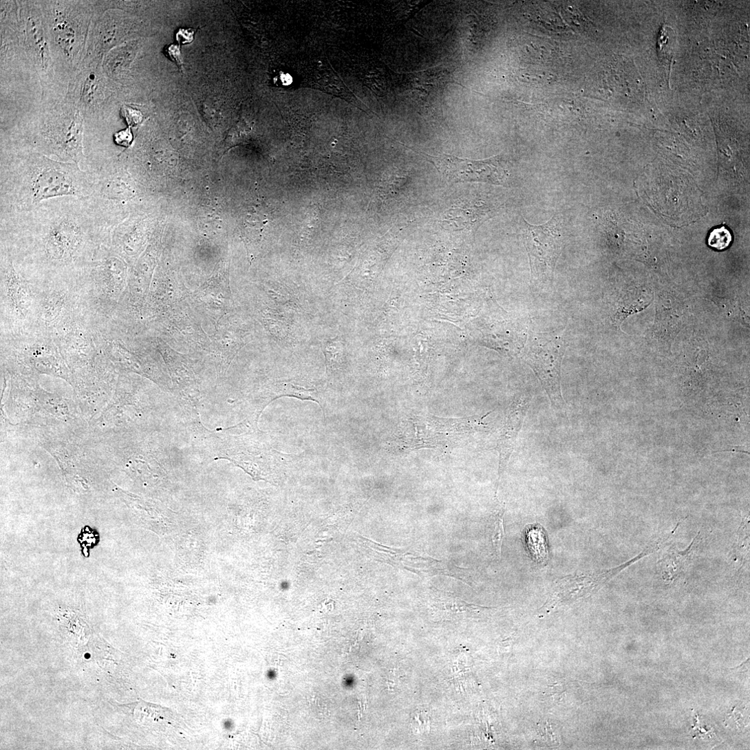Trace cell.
<instances>
[{
	"mask_svg": "<svg viewBox=\"0 0 750 750\" xmlns=\"http://www.w3.org/2000/svg\"><path fill=\"white\" fill-rule=\"evenodd\" d=\"M90 170L78 164L34 158L1 167V215L30 211L43 202L59 197H89Z\"/></svg>",
	"mask_w": 750,
	"mask_h": 750,
	"instance_id": "cell-2",
	"label": "cell"
},
{
	"mask_svg": "<svg viewBox=\"0 0 750 750\" xmlns=\"http://www.w3.org/2000/svg\"><path fill=\"white\" fill-rule=\"evenodd\" d=\"M566 350L561 334H533L522 349V359L535 372L553 407L567 415V405L561 390V369Z\"/></svg>",
	"mask_w": 750,
	"mask_h": 750,
	"instance_id": "cell-3",
	"label": "cell"
},
{
	"mask_svg": "<svg viewBox=\"0 0 750 750\" xmlns=\"http://www.w3.org/2000/svg\"><path fill=\"white\" fill-rule=\"evenodd\" d=\"M111 225L86 199L63 197L25 213L1 215V228L41 246L46 260L65 264L95 241L109 240Z\"/></svg>",
	"mask_w": 750,
	"mask_h": 750,
	"instance_id": "cell-1",
	"label": "cell"
},
{
	"mask_svg": "<svg viewBox=\"0 0 750 750\" xmlns=\"http://www.w3.org/2000/svg\"><path fill=\"white\" fill-rule=\"evenodd\" d=\"M273 396L272 400L279 398L289 397L304 401H314L317 403L323 409L322 400L317 388L306 387L294 381H282L277 383Z\"/></svg>",
	"mask_w": 750,
	"mask_h": 750,
	"instance_id": "cell-8",
	"label": "cell"
},
{
	"mask_svg": "<svg viewBox=\"0 0 750 750\" xmlns=\"http://www.w3.org/2000/svg\"><path fill=\"white\" fill-rule=\"evenodd\" d=\"M164 54L179 66L183 64L180 47L178 45L170 44L165 47Z\"/></svg>",
	"mask_w": 750,
	"mask_h": 750,
	"instance_id": "cell-15",
	"label": "cell"
},
{
	"mask_svg": "<svg viewBox=\"0 0 750 750\" xmlns=\"http://www.w3.org/2000/svg\"><path fill=\"white\" fill-rule=\"evenodd\" d=\"M658 39V47L660 54L664 57L669 56L674 46V34L671 28L663 27Z\"/></svg>",
	"mask_w": 750,
	"mask_h": 750,
	"instance_id": "cell-14",
	"label": "cell"
},
{
	"mask_svg": "<svg viewBox=\"0 0 750 750\" xmlns=\"http://www.w3.org/2000/svg\"><path fill=\"white\" fill-rule=\"evenodd\" d=\"M195 30L192 29H181L176 34V39L180 44H186L191 43L194 39V34Z\"/></svg>",
	"mask_w": 750,
	"mask_h": 750,
	"instance_id": "cell-18",
	"label": "cell"
},
{
	"mask_svg": "<svg viewBox=\"0 0 750 750\" xmlns=\"http://www.w3.org/2000/svg\"><path fill=\"white\" fill-rule=\"evenodd\" d=\"M523 222L524 245L530 257L532 276L542 283L553 282L564 244L559 215H555L541 225L531 224L524 219Z\"/></svg>",
	"mask_w": 750,
	"mask_h": 750,
	"instance_id": "cell-4",
	"label": "cell"
},
{
	"mask_svg": "<svg viewBox=\"0 0 750 750\" xmlns=\"http://www.w3.org/2000/svg\"><path fill=\"white\" fill-rule=\"evenodd\" d=\"M731 242V233L724 226L713 230L708 238L709 246L718 250L727 249Z\"/></svg>",
	"mask_w": 750,
	"mask_h": 750,
	"instance_id": "cell-12",
	"label": "cell"
},
{
	"mask_svg": "<svg viewBox=\"0 0 750 750\" xmlns=\"http://www.w3.org/2000/svg\"><path fill=\"white\" fill-rule=\"evenodd\" d=\"M429 718L422 713L418 714L416 715L413 726L415 727V729L418 731H425L429 729L428 722Z\"/></svg>",
	"mask_w": 750,
	"mask_h": 750,
	"instance_id": "cell-19",
	"label": "cell"
},
{
	"mask_svg": "<svg viewBox=\"0 0 750 750\" xmlns=\"http://www.w3.org/2000/svg\"><path fill=\"white\" fill-rule=\"evenodd\" d=\"M546 538L543 530L539 526H533L527 532V542L529 549L536 560L546 563L548 558Z\"/></svg>",
	"mask_w": 750,
	"mask_h": 750,
	"instance_id": "cell-11",
	"label": "cell"
},
{
	"mask_svg": "<svg viewBox=\"0 0 750 750\" xmlns=\"http://www.w3.org/2000/svg\"><path fill=\"white\" fill-rule=\"evenodd\" d=\"M327 372L330 375L339 374L345 365V350L339 341H332L325 345Z\"/></svg>",
	"mask_w": 750,
	"mask_h": 750,
	"instance_id": "cell-10",
	"label": "cell"
},
{
	"mask_svg": "<svg viewBox=\"0 0 750 750\" xmlns=\"http://www.w3.org/2000/svg\"><path fill=\"white\" fill-rule=\"evenodd\" d=\"M504 515V506H501L497 510L495 519V528L493 535V543L496 556L500 559L502 555V546L504 537L503 517Z\"/></svg>",
	"mask_w": 750,
	"mask_h": 750,
	"instance_id": "cell-13",
	"label": "cell"
},
{
	"mask_svg": "<svg viewBox=\"0 0 750 750\" xmlns=\"http://www.w3.org/2000/svg\"><path fill=\"white\" fill-rule=\"evenodd\" d=\"M695 539L687 550L681 552L677 550H672L661 561L663 566V578L667 581H673L683 572L686 562L690 559V556L694 549Z\"/></svg>",
	"mask_w": 750,
	"mask_h": 750,
	"instance_id": "cell-9",
	"label": "cell"
},
{
	"mask_svg": "<svg viewBox=\"0 0 750 750\" xmlns=\"http://www.w3.org/2000/svg\"><path fill=\"white\" fill-rule=\"evenodd\" d=\"M114 140L116 143L118 145L128 147L132 142L133 134L130 129L127 128L116 133L114 135Z\"/></svg>",
	"mask_w": 750,
	"mask_h": 750,
	"instance_id": "cell-16",
	"label": "cell"
},
{
	"mask_svg": "<svg viewBox=\"0 0 750 750\" xmlns=\"http://www.w3.org/2000/svg\"><path fill=\"white\" fill-rule=\"evenodd\" d=\"M123 115L127 123L130 126H136L142 118V114L137 110L126 108L123 109Z\"/></svg>",
	"mask_w": 750,
	"mask_h": 750,
	"instance_id": "cell-17",
	"label": "cell"
},
{
	"mask_svg": "<svg viewBox=\"0 0 750 750\" xmlns=\"http://www.w3.org/2000/svg\"><path fill=\"white\" fill-rule=\"evenodd\" d=\"M432 163L449 182H484L504 185L508 178L500 156L476 161L447 155L431 156L419 153Z\"/></svg>",
	"mask_w": 750,
	"mask_h": 750,
	"instance_id": "cell-5",
	"label": "cell"
},
{
	"mask_svg": "<svg viewBox=\"0 0 750 750\" xmlns=\"http://www.w3.org/2000/svg\"><path fill=\"white\" fill-rule=\"evenodd\" d=\"M532 400L533 395L530 392H522L515 398L508 409L497 445L500 456V475L513 451L518 433L526 418Z\"/></svg>",
	"mask_w": 750,
	"mask_h": 750,
	"instance_id": "cell-7",
	"label": "cell"
},
{
	"mask_svg": "<svg viewBox=\"0 0 750 750\" xmlns=\"http://www.w3.org/2000/svg\"><path fill=\"white\" fill-rule=\"evenodd\" d=\"M632 562V561L601 573L568 575L561 579L557 583L554 592L544 608L551 611L590 594Z\"/></svg>",
	"mask_w": 750,
	"mask_h": 750,
	"instance_id": "cell-6",
	"label": "cell"
}]
</instances>
